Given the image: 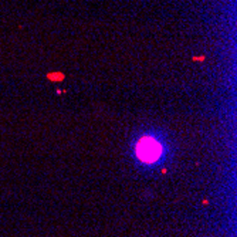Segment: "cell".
I'll return each mask as SVG.
<instances>
[{"label":"cell","instance_id":"cell-1","mask_svg":"<svg viewBox=\"0 0 237 237\" xmlns=\"http://www.w3.org/2000/svg\"><path fill=\"white\" fill-rule=\"evenodd\" d=\"M163 152L162 143L159 139L153 138L151 135L142 136L136 143V156L143 163H155L159 160L160 155Z\"/></svg>","mask_w":237,"mask_h":237}]
</instances>
